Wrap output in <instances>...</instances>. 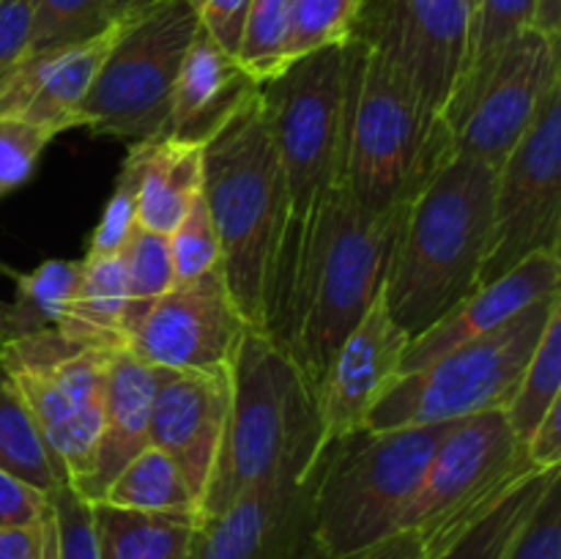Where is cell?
Masks as SVG:
<instances>
[{
    "instance_id": "cell-27",
    "label": "cell",
    "mask_w": 561,
    "mask_h": 559,
    "mask_svg": "<svg viewBox=\"0 0 561 559\" xmlns=\"http://www.w3.org/2000/svg\"><path fill=\"white\" fill-rule=\"evenodd\" d=\"M559 477L561 469L526 475L482 518H477L447 548H442V551L427 559H504L513 548L515 537L520 535V529L529 521V515L535 513L540 499L546 497L548 486Z\"/></svg>"
},
{
    "instance_id": "cell-47",
    "label": "cell",
    "mask_w": 561,
    "mask_h": 559,
    "mask_svg": "<svg viewBox=\"0 0 561 559\" xmlns=\"http://www.w3.org/2000/svg\"><path fill=\"white\" fill-rule=\"evenodd\" d=\"M529 27L540 31L551 42L559 44L561 38V0H535V11H531Z\"/></svg>"
},
{
    "instance_id": "cell-39",
    "label": "cell",
    "mask_w": 561,
    "mask_h": 559,
    "mask_svg": "<svg viewBox=\"0 0 561 559\" xmlns=\"http://www.w3.org/2000/svg\"><path fill=\"white\" fill-rule=\"evenodd\" d=\"M137 225V179L129 168H121L115 190L104 206L102 219L93 228L91 244H88L85 261L121 255L124 244L129 241L131 230Z\"/></svg>"
},
{
    "instance_id": "cell-9",
    "label": "cell",
    "mask_w": 561,
    "mask_h": 559,
    "mask_svg": "<svg viewBox=\"0 0 561 559\" xmlns=\"http://www.w3.org/2000/svg\"><path fill=\"white\" fill-rule=\"evenodd\" d=\"M197 27L201 22L186 0H157L121 20L82 102V126L135 142L164 137L175 77Z\"/></svg>"
},
{
    "instance_id": "cell-6",
    "label": "cell",
    "mask_w": 561,
    "mask_h": 559,
    "mask_svg": "<svg viewBox=\"0 0 561 559\" xmlns=\"http://www.w3.org/2000/svg\"><path fill=\"white\" fill-rule=\"evenodd\" d=\"M453 422L356 431L332 444L312 497L318 554L343 557L403 529L405 510Z\"/></svg>"
},
{
    "instance_id": "cell-28",
    "label": "cell",
    "mask_w": 561,
    "mask_h": 559,
    "mask_svg": "<svg viewBox=\"0 0 561 559\" xmlns=\"http://www.w3.org/2000/svg\"><path fill=\"white\" fill-rule=\"evenodd\" d=\"M0 469L44 493L66 486L64 466L44 442L25 398L0 365Z\"/></svg>"
},
{
    "instance_id": "cell-33",
    "label": "cell",
    "mask_w": 561,
    "mask_h": 559,
    "mask_svg": "<svg viewBox=\"0 0 561 559\" xmlns=\"http://www.w3.org/2000/svg\"><path fill=\"white\" fill-rule=\"evenodd\" d=\"M359 11L362 0H288V66L316 49L348 42Z\"/></svg>"
},
{
    "instance_id": "cell-44",
    "label": "cell",
    "mask_w": 561,
    "mask_h": 559,
    "mask_svg": "<svg viewBox=\"0 0 561 559\" xmlns=\"http://www.w3.org/2000/svg\"><path fill=\"white\" fill-rule=\"evenodd\" d=\"M526 458L531 460V466L540 471L546 469H559L561 466V400L548 409V414L542 417L540 425L535 427L529 438L524 442Z\"/></svg>"
},
{
    "instance_id": "cell-35",
    "label": "cell",
    "mask_w": 561,
    "mask_h": 559,
    "mask_svg": "<svg viewBox=\"0 0 561 559\" xmlns=\"http://www.w3.org/2000/svg\"><path fill=\"white\" fill-rule=\"evenodd\" d=\"M285 44H288V0H252L236 60L263 85L288 69Z\"/></svg>"
},
{
    "instance_id": "cell-20",
    "label": "cell",
    "mask_w": 561,
    "mask_h": 559,
    "mask_svg": "<svg viewBox=\"0 0 561 559\" xmlns=\"http://www.w3.org/2000/svg\"><path fill=\"white\" fill-rule=\"evenodd\" d=\"M559 283L561 252H535L499 280L480 285L474 294L466 296L458 307H453L442 321H436L427 332L411 340L403 356V373L420 370L447 351L493 332L535 301L559 294Z\"/></svg>"
},
{
    "instance_id": "cell-45",
    "label": "cell",
    "mask_w": 561,
    "mask_h": 559,
    "mask_svg": "<svg viewBox=\"0 0 561 559\" xmlns=\"http://www.w3.org/2000/svg\"><path fill=\"white\" fill-rule=\"evenodd\" d=\"M310 559H425V546H422V537L416 529H400L383 540L373 543V546L343 554V557H323L316 548Z\"/></svg>"
},
{
    "instance_id": "cell-13",
    "label": "cell",
    "mask_w": 561,
    "mask_h": 559,
    "mask_svg": "<svg viewBox=\"0 0 561 559\" xmlns=\"http://www.w3.org/2000/svg\"><path fill=\"white\" fill-rule=\"evenodd\" d=\"M561 85L559 44L535 27L515 33L491 60L480 80L447 110L455 153L474 157L499 170L510 157L542 102Z\"/></svg>"
},
{
    "instance_id": "cell-41",
    "label": "cell",
    "mask_w": 561,
    "mask_h": 559,
    "mask_svg": "<svg viewBox=\"0 0 561 559\" xmlns=\"http://www.w3.org/2000/svg\"><path fill=\"white\" fill-rule=\"evenodd\" d=\"M203 31L236 58L252 0H186Z\"/></svg>"
},
{
    "instance_id": "cell-38",
    "label": "cell",
    "mask_w": 561,
    "mask_h": 559,
    "mask_svg": "<svg viewBox=\"0 0 561 559\" xmlns=\"http://www.w3.org/2000/svg\"><path fill=\"white\" fill-rule=\"evenodd\" d=\"M53 135L20 118H0V197L25 184Z\"/></svg>"
},
{
    "instance_id": "cell-8",
    "label": "cell",
    "mask_w": 561,
    "mask_h": 559,
    "mask_svg": "<svg viewBox=\"0 0 561 559\" xmlns=\"http://www.w3.org/2000/svg\"><path fill=\"white\" fill-rule=\"evenodd\" d=\"M559 307L561 294L546 296L493 332L447 351L420 370L398 376L362 431L436 425L482 411H504L546 332L548 318Z\"/></svg>"
},
{
    "instance_id": "cell-40",
    "label": "cell",
    "mask_w": 561,
    "mask_h": 559,
    "mask_svg": "<svg viewBox=\"0 0 561 559\" xmlns=\"http://www.w3.org/2000/svg\"><path fill=\"white\" fill-rule=\"evenodd\" d=\"M504 559H561V477L548 486Z\"/></svg>"
},
{
    "instance_id": "cell-24",
    "label": "cell",
    "mask_w": 561,
    "mask_h": 559,
    "mask_svg": "<svg viewBox=\"0 0 561 559\" xmlns=\"http://www.w3.org/2000/svg\"><path fill=\"white\" fill-rule=\"evenodd\" d=\"M55 329L91 349H124L131 329V299L121 255L85 261L80 288Z\"/></svg>"
},
{
    "instance_id": "cell-32",
    "label": "cell",
    "mask_w": 561,
    "mask_h": 559,
    "mask_svg": "<svg viewBox=\"0 0 561 559\" xmlns=\"http://www.w3.org/2000/svg\"><path fill=\"white\" fill-rule=\"evenodd\" d=\"M113 25L107 0H33L27 55L88 42Z\"/></svg>"
},
{
    "instance_id": "cell-10",
    "label": "cell",
    "mask_w": 561,
    "mask_h": 559,
    "mask_svg": "<svg viewBox=\"0 0 561 559\" xmlns=\"http://www.w3.org/2000/svg\"><path fill=\"white\" fill-rule=\"evenodd\" d=\"M531 471L540 469L526 458L504 411L455 420L405 510L403 529L420 532L425 559L433 557Z\"/></svg>"
},
{
    "instance_id": "cell-50",
    "label": "cell",
    "mask_w": 561,
    "mask_h": 559,
    "mask_svg": "<svg viewBox=\"0 0 561 559\" xmlns=\"http://www.w3.org/2000/svg\"><path fill=\"white\" fill-rule=\"evenodd\" d=\"M474 3H477V0H474Z\"/></svg>"
},
{
    "instance_id": "cell-22",
    "label": "cell",
    "mask_w": 561,
    "mask_h": 559,
    "mask_svg": "<svg viewBox=\"0 0 561 559\" xmlns=\"http://www.w3.org/2000/svg\"><path fill=\"white\" fill-rule=\"evenodd\" d=\"M159 367L146 365L126 349L113 351L107 373V398L99 427L91 466L75 488L91 504L102 502L113 477L151 444V406L157 392Z\"/></svg>"
},
{
    "instance_id": "cell-18",
    "label": "cell",
    "mask_w": 561,
    "mask_h": 559,
    "mask_svg": "<svg viewBox=\"0 0 561 559\" xmlns=\"http://www.w3.org/2000/svg\"><path fill=\"white\" fill-rule=\"evenodd\" d=\"M233 370H159L151 406V444L170 455L203 502L222 447Z\"/></svg>"
},
{
    "instance_id": "cell-21",
    "label": "cell",
    "mask_w": 561,
    "mask_h": 559,
    "mask_svg": "<svg viewBox=\"0 0 561 559\" xmlns=\"http://www.w3.org/2000/svg\"><path fill=\"white\" fill-rule=\"evenodd\" d=\"M257 91L261 82L197 27L175 77L164 137L206 146Z\"/></svg>"
},
{
    "instance_id": "cell-5",
    "label": "cell",
    "mask_w": 561,
    "mask_h": 559,
    "mask_svg": "<svg viewBox=\"0 0 561 559\" xmlns=\"http://www.w3.org/2000/svg\"><path fill=\"white\" fill-rule=\"evenodd\" d=\"M203 201L217 228L225 285L244 321L266 332L283 192L261 91L203 146Z\"/></svg>"
},
{
    "instance_id": "cell-17",
    "label": "cell",
    "mask_w": 561,
    "mask_h": 559,
    "mask_svg": "<svg viewBox=\"0 0 561 559\" xmlns=\"http://www.w3.org/2000/svg\"><path fill=\"white\" fill-rule=\"evenodd\" d=\"M409 345L411 338L389 316L381 290L370 310L334 351L321 384L316 387L323 449L365 427L370 411L403 373Z\"/></svg>"
},
{
    "instance_id": "cell-12",
    "label": "cell",
    "mask_w": 561,
    "mask_h": 559,
    "mask_svg": "<svg viewBox=\"0 0 561 559\" xmlns=\"http://www.w3.org/2000/svg\"><path fill=\"white\" fill-rule=\"evenodd\" d=\"M535 252H561V85L548 93L526 135L496 170L493 228L480 285Z\"/></svg>"
},
{
    "instance_id": "cell-25",
    "label": "cell",
    "mask_w": 561,
    "mask_h": 559,
    "mask_svg": "<svg viewBox=\"0 0 561 559\" xmlns=\"http://www.w3.org/2000/svg\"><path fill=\"white\" fill-rule=\"evenodd\" d=\"M99 559H186L195 532V515L135 513L93 504Z\"/></svg>"
},
{
    "instance_id": "cell-26",
    "label": "cell",
    "mask_w": 561,
    "mask_h": 559,
    "mask_svg": "<svg viewBox=\"0 0 561 559\" xmlns=\"http://www.w3.org/2000/svg\"><path fill=\"white\" fill-rule=\"evenodd\" d=\"M104 504L135 513L195 515L201 521V504L186 486L184 475L164 449L146 444L107 486Z\"/></svg>"
},
{
    "instance_id": "cell-7",
    "label": "cell",
    "mask_w": 561,
    "mask_h": 559,
    "mask_svg": "<svg viewBox=\"0 0 561 559\" xmlns=\"http://www.w3.org/2000/svg\"><path fill=\"white\" fill-rule=\"evenodd\" d=\"M403 219L405 208L370 212L351 197L345 184L334 190L288 345V356L305 373L312 392L340 343L381 296Z\"/></svg>"
},
{
    "instance_id": "cell-1",
    "label": "cell",
    "mask_w": 561,
    "mask_h": 559,
    "mask_svg": "<svg viewBox=\"0 0 561 559\" xmlns=\"http://www.w3.org/2000/svg\"><path fill=\"white\" fill-rule=\"evenodd\" d=\"M348 42L316 49L263 82V104L279 157L277 252L268 285L266 334L288 354L318 230L343 184Z\"/></svg>"
},
{
    "instance_id": "cell-31",
    "label": "cell",
    "mask_w": 561,
    "mask_h": 559,
    "mask_svg": "<svg viewBox=\"0 0 561 559\" xmlns=\"http://www.w3.org/2000/svg\"><path fill=\"white\" fill-rule=\"evenodd\" d=\"M531 11H535V0H477L474 14H471L469 58H466L463 77H460L449 104L463 96L480 80L482 71L491 66V60L502 53V47L515 33L529 27ZM444 118H447V113H444Z\"/></svg>"
},
{
    "instance_id": "cell-29",
    "label": "cell",
    "mask_w": 561,
    "mask_h": 559,
    "mask_svg": "<svg viewBox=\"0 0 561 559\" xmlns=\"http://www.w3.org/2000/svg\"><path fill=\"white\" fill-rule=\"evenodd\" d=\"M85 261H44L33 272L16 274V296L0 305V343L55 327L80 288Z\"/></svg>"
},
{
    "instance_id": "cell-42",
    "label": "cell",
    "mask_w": 561,
    "mask_h": 559,
    "mask_svg": "<svg viewBox=\"0 0 561 559\" xmlns=\"http://www.w3.org/2000/svg\"><path fill=\"white\" fill-rule=\"evenodd\" d=\"M49 510H53L49 493L38 491L31 482L0 469V529L42 524Z\"/></svg>"
},
{
    "instance_id": "cell-51",
    "label": "cell",
    "mask_w": 561,
    "mask_h": 559,
    "mask_svg": "<svg viewBox=\"0 0 561 559\" xmlns=\"http://www.w3.org/2000/svg\"><path fill=\"white\" fill-rule=\"evenodd\" d=\"M310 557H312V554H310Z\"/></svg>"
},
{
    "instance_id": "cell-34",
    "label": "cell",
    "mask_w": 561,
    "mask_h": 559,
    "mask_svg": "<svg viewBox=\"0 0 561 559\" xmlns=\"http://www.w3.org/2000/svg\"><path fill=\"white\" fill-rule=\"evenodd\" d=\"M121 263H124L126 285H129L131 327H135L142 312L175 285L170 239L157 230L135 225L129 241L121 250Z\"/></svg>"
},
{
    "instance_id": "cell-11",
    "label": "cell",
    "mask_w": 561,
    "mask_h": 559,
    "mask_svg": "<svg viewBox=\"0 0 561 559\" xmlns=\"http://www.w3.org/2000/svg\"><path fill=\"white\" fill-rule=\"evenodd\" d=\"M110 360L113 349L80 345L55 327L0 343V365L25 398L69 486H77L91 466L107 398Z\"/></svg>"
},
{
    "instance_id": "cell-3",
    "label": "cell",
    "mask_w": 561,
    "mask_h": 559,
    "mask_svg": "<svg viewBox=\"0 0 561 559\" xmlns=\"http://www.w3.org/2000/svg\"><path fill=\"white\" fill-rule=\"evenodd\" d=\"M323 455L316 392L305 373L266 332L250 329L233 362L228 422L203 493L201 521L257 482L312 477Z\"/></svg>"
},
{
    "instance_id": "cell-48",
    "label": "cell",
    "mask_w": 561,
    "mask_h": 559,
    "mask_svg": "<svg viewBox=\"0 0 561 559\" xmlns=\"http://www.w3.org/2000/svg\"><path fill=\"white\" fill-rule=\"evenodd\" d=\"M157 3V0H107V11H110V20L113 22H121L126 20V16L137 14V11H142L146 5Z\"/></svg>"
},
{
    "instance_id": "cell-15",
    "label": "cell",
    "mask_w": 561,
    "mask_h": 559,
    "mask_svg": "<svg viewBox=\"0 0 561 559\" xmlns=\"http://www.w3.org/2000/svg\"><path fill=\"white\" fill-rule=\"evenodd\" d=\"M250 329L222 266H214L159 296L126 334L124 349L159 370H233Z\"/></svg>"
},
{
    "instance_id": "cell-16",
    "label": "cell",
    "mask_w": 561,
    "mask_h": 559,
    "mask_svg": "<svg viewBox=\"0 0 561 559\" xmlns=\"http://www.w3.org/2000/svg\"><path fill=\"white\" fill-rule=\"evenodd\" d=\"M318 471L241 491L228 507L197 521L186 559H310Z\"/></svg>"
},
{
    "instance_id": "cell-19",
    "label": "cell",
    "mask_w": 561,
    "mask_h": 559,
    "mask_svg": "<svg viewBox=\"0 0 561 559\" xmlns=\"http://www.w3.org/2000/svg\"><path fill=\"white\" fill-rule=\"evenodd\" d=\"M121 22L71 47L25 55L0 80V118H20L49 135L82 126V102L118 36Z\"/></svg>"
},
{
    "instance_id": "cell-2",
    "label": "cell",
    "mask_w": 561,
    "mask_h": 559,
    "mask_svg": "<svg viewBox=\"0 0 561 559\" xmlns=\"http://www.w3.org/2000/svg\"><path fill=\"white\" fill-rule=\"evenodd\" d=\"M496 170L455 153L405 208L383 301L411 340L480 288L493 228Z\"/></svg>"
},
{
    "instance_id": "cell-43",
    "label": "cell",
    "mask_w": 561,
    "mask_h": 559,
    "mask_svg": "<svg viewBox=\"0 0 561 559\" xmlns=\"http://www.w3.org/2000/svg\"><path fill=\"white\" fill-rule=\"evenodd\" d=\"M33 0H0V80L27 55Z\"/></svg>"
},
{
    "instance_id": "cell-36",
    "label": "cell",
    "mask_w": 561,
    "mask_h": 559,
    "mask_svg": "<svg viewBox=\"0 0 561 559\" xmlns=\"http://www.w3.org/2000/svg\"><path fill=\"white\" fill-rule=\"evenodd\" d=\"M170 255H173L175 283H190L201 274L219 266V239L203 195L192 203L179 225L168 233Z\"/></svg>"
},
{
    "instance_id": "cell-14",
    "label": "cell",
    "mask_w": 561,
    "mask_h": 559,
    "mask_svg": "<svg viewBox=\"0 0 561 559\" xmlns=\"http://www.w3.org/2000/svg\"><path fill=\"white\" fill-rule=\"evenodd\" d=\"M471 14L474 0H362L351 38L444 115L469 58Z\"/></svg>"
},
{
    "instance_id": "cell-37",
    "label": "cell",
    "mask_w": 561,
    "mask_h": 559,
    "mask_svg": "<svg viewBox=\"0 0 561 559\" xmlns=\"http://www.w3.org/2000/svg\"><path fill=\"white\" fill-rule=\"evenodd\" d=\"M49 504L58 537V559H99L93 504L82 499L69 482L49 493Z\"/></svg>"
},
{
    "instance_id": "cell-30",
    "label": "cell",
    "mask_w": 561,
    "mask_h": 559,
    "mask_svg": "<svg viewBox=\"0 0 561 559\" xmlns=\"http://www.w3.org/2000/svg\"><path fill=\"white\" fill-rule=\"evenodd\" d=\"M561 400V307L551 312L540 343L531 351L513 400L504 409L510 427L520 442L535 433L542 417Z\"/></svg>"
},
{
    "instance_id": "cell-4",
    "label": "cell",
    "mask_w": 561,
    "mask_h": 559,
    "mask_svg": "<svg viewBox=\"0 0 561 559\" xmlns=\"http://www.w3.org/2000/svg\"><path fill=\"white\" fill-rule=\"evenodd\" d=\"M348 49L343 184L370 212H403L455 157L453 126L359 38Z\"/></svg>"
},
{
    "instance_id": "cell-23",
    "label": "cell",
    "mask_w": 561,
    "mask_h": 559,
    "mask_svg": "<svg viewBox=\"0 0 561 559\" xmlns=\"http://www.w3.org/2000/svg\"><path fill=\"white\" fill-rule=\"evenodd\" d=\"M137 179V225L168 236L203 195V146L173 137L137 140L124 159Z\"/></svg>"
},
{
    "instance_id": "cell-49",
    "label": "cell",
    "mask_w": 561,
    "mask_h": 559,
    "mask_svg": "<svg viewBox=\"0 0 561 559\" xmlns=\"http://www.w3.org/2000/svg\"><path fill=\"white\" fill-rule=\"evenodd\" d=\"M44 559H58V537H55V518H47V546H44Z\"/></svg>"
},
{
    "instance_id": "cell-46",
    "label": "cell",
    "mask_w": 561,
    "mask_h": 559,
    "mask_svg": "<svg viewBox=\"0 0 561 559\" xmlns=\"http://www.w3.org/2000/svg\"><path fill=\"white\" fill-rule=\"evenodd\" d=\"M47 518L33 526H9V529H0V559H44Z\"/></svg>"
}]
</instances>
